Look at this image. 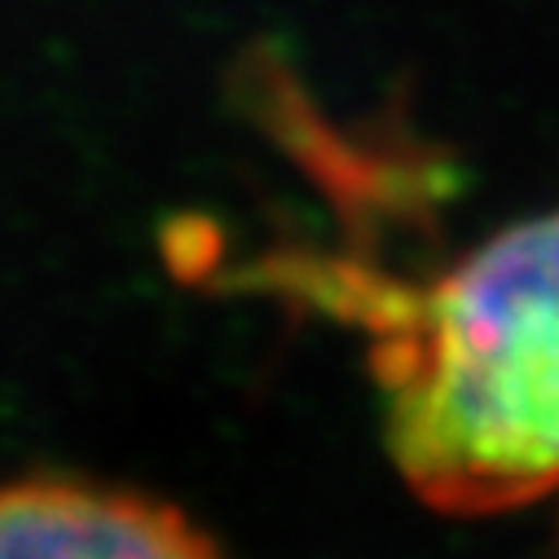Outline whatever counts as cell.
<instances>
[{
    "label": "cell",
    "instance_id": "6da1fadb",
    "mask_svg": "<svg viewBox=\"0 0 559 559\" xmlns=\"http://www.w3.org/2000/svg\"><path fill=\"white\" fill-rule=\"evenodd\" d=\"M273 277L370 335L388 459L424 507L498 515L559 489V207L424 287L348 260H287Z\"/></svg>",
    "mask_w": 559,
    "mask_h": 559
},
{
    "label": "cell",
    "instance_id": "7a4b0ae2",
    "mask_svg": "<svg viewBox=\"0 0 559 559\" xmlns=\"http://www.w3.org/2000/svg\"><path fill=\"white\" fill-rule=\"evenodd\" d=\"M0 559H221V550L168 502L75 476H27L0 502Z\"/></svg>",
    "mask_w": 559,
    "mask_h": 559
}]
</instances>
